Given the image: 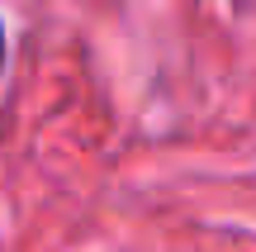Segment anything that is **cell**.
Instances as JSON below:
<instances>
[{
	"label": "cell",
	"instance_id": "cell-1",
	"mask_svg": "<svg viewBox=\"0 0 256 252\" xmlns=\"http://www.w3.org/2000/svg\"><path fill=\"white\" fill-rule=\"evenodd\" d=\"M0 72H5V24H0Z\"/></svg>",
	"mask_w": 256,
	"mask_h": 252
}]
</instances>
